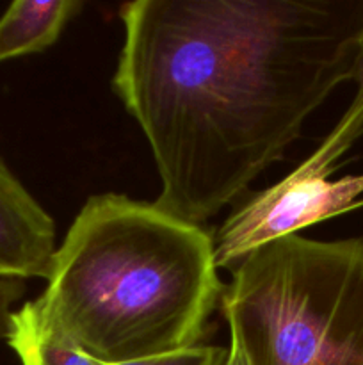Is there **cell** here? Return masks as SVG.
Instances as JSON below:
<instances>
[{
    "mask_svg": "<svg viewBox=\"0 0 363 365\" xmlns=\"http://www.w3.org/2000/svg\"><path fill=\"white\" fill-rule=\"evenodd\" d=\"M25 292H27L25 280L0 277V341L7 337L11 316L14 312L13 307L23 298Z\"/></svg>",
    "mask_w": 363,
    "mask_h": 365,
    "instance_id": "cell-9",
    "label": "cell"
},
{
    "mask_svg": "<svg viewBox=\"0 0 363 365\" xmlns=\"http://www.w3.org/2000/svg\"><path fill=\"white\" fill-rule=\"evenodd\" d=\"M228 356V348L221 346L201 344L196 348L185 349V351L173 353L159 359L141 360V362L117 364V365H223Z\"/></svg>",
    "mask_w": 363,
    "mask_h": 365,
    "instance_id": "cell-8",
    "label": "cell"
},
{
    "mask_svg": "<svg viewBox=\"0 0 363 365\" xmlns=\"http://www.w3.org/2000/svg\"><path fill=\"white\" fill-rule=\"evenodd\" d=\"M223 365H248L241 346H238L233 339H230V346H228V356H226V360H224Z\"/></svg>",
    "mask_w": 363,
    "mask_h": 365,
    "instance_id": "cell-10",
    "label": "cell"
},
{
    "mask_svg": "<svg viewBox=\"0 0 363 365\" xmlns=\"http://www.w3.org/2000/svg\"><path fill=\"white\" fill-rule=\"evenodd\" d=\"M362 134L363 71L354 98L322 143L287 177L249 196L221 225L214 235L217 267L231 271L255 250L354 209L363 195V175L330 177Z\"/></svg>",
    "mask_w": 363,
    "mask_h": 365,
    "instance_id": "cell-4",
    "label": "cell"
},
{
    "mask_svg": "<svg viewBox=\"0 0 363 365\" xmlns=\"http://www.w3.org/2000/svg\"><path fill=\"white\" fill-rule=\"evenodd\" d=\"M56 250L52 216L0 159V277L46 280Z\"/></svg>",
    "mask_w": 363,
    "mask_h": 365,
    "instance_id": "cell-5",
    "label": "cell"
},
{
    "mask_svg": "<svg viewBox=\"0 0 363 365\" xmlns=\"http://www.w3.org/2000/svg\"><path fill=\"white\" fill-rule=\"evenodd\" d=\"M6 341L21 365H105L53 328L34 299L14 310Z\"/></svg>",
    "mask_w": 363,
    "mask_h": 365,
    "instance_id": "cell-7",
    "label": "cell"
},
{
    "mask_svg": "<svg viewBox=\"0 0 363 365\" xmlns=\"http://www.w3.org/2000/svg\"><path fill=\"white\" fill-rule=\"evenodd\" d=\"M82 9L80 0H14L0 16V63L45 52Z\"/></svg>",
    "mask_w": 363,
    "mask_h": 365,
    "instance_id": "cell-6",
    "label": "cell"
},
{
    "mask_svg": "<svg viewBox=\"0 0 363 365\" xmlns=\"http://www.w3.org/2000/svg\"><path fill=\"white\" fill-rule=\"evenodd\" d=\"M214 237L117 192L89 196L57 246L41 316L105 365L201 346L221 309Z\"/></svg>",
    "mask_w": 363,
    "mask_h": 365,
    "instance_id": "cell-2",
    "label": "cell"
},
{
    "mask_svg": "<svg viewBox=\"0 0 363 365\" xmlns=\"http://www.w3.org/2000/svg\"><path fill=\"white\" fill-rule=\"evenodd\" d=\"M221 312L248 365H363V237L255 250L231 269Z\"/></svg>",
    "mask_w": 363,
    "mask_h": 365,
    "instance_id": "cell-3",
    "label": "cell"
},
{
    "mask_svg": "<svg viewBox=\"0 0 363 365\" xmlns=\"http://www.w3.org/2000/svg\"><path fill=\"white\" fill-rule=\"evenodd\" d=\"M112 91L144 134L155 205L203 225L363 71V0H134Z\"/></svg>",
    "mask_w": 363,
    "mask_h": 365,
    "instance_id": "cell-1",
    "label": "cell"
}]
</instances>
